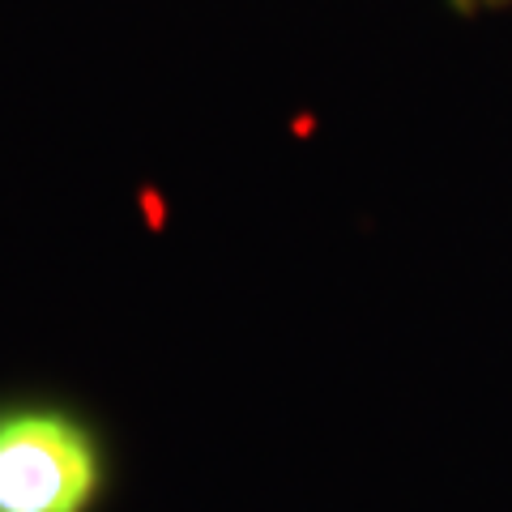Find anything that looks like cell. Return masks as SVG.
I'll list each match as a JSON object with an SVG mask.
<instances>
[{
    "label": "cell",
    "instance_id": "obj_1",
    "mask_svg": "<svg viewBox=\"0 0 512 512\" xmlns=\"http://www.w3.org/2000/svg\"><path fill=\"white\" fill-rule=\"evenodd\" d=\"M103 491L99 436L60 406H0V512H90Z\"/></svg>",
    "mask_w": 512,
    "mask_h": 512
}]
</instances>
